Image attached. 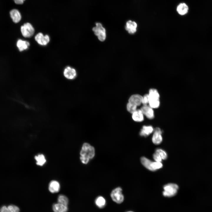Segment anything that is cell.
<instances>
[{"instance_id":"12","label":"cell","mask_w":212,"mask_h":212,"mask_svg":"<svg viewBox=\"0 0 212 212\" xmlns=\"http://www.w3.org/2000/svg\"><path fill=\"white\" fill-rule=\"evenodd\" d=\"M60 189L59 183L55 180H52L50 182L48 187L49 191L51 193H55L58 192Z\"/></svg>"},{"instance_id":"22","label":"cell","mask_w":212,"mask_h":212,"mask_svg":"<svg viewBox=\"0 0 212 212\" xmlns=\"http://www.w3.org/2000/svg\"><path fill=\"white\" fill-rule=\"evenodd\" d=\"M58 203L67 206L68 199L65 196L63 195H59L57 198Z\"/></svg>"},{"instance_id":"31","label":"cell","mask_w":212,"mask_h":212,"mask_svg":"<svg viewBox=\"0 0 212 212\" xmlns=\"http://www.w3.org/2000/svg\"><path fill=\"white\" fill-rule=\"evenodd\" d=\"M15 3L17 4H22L25 0H13Z\"/></svg>"},{"instance_id":"5","label":"cell","mask_w":212,"mask_h":212,"mask_svg":"<svg viewBox=\"0 0 212 212\" xmlns=\"http://www.w3.org/2000/svg\"><path fill=\"white\" fill-rule=\"evenodd\" d=\"M122 191V188L120 187L115 188L112 191L111 197L113 201L117 203H120L123 201L124 197Z\"/></svg>"},{"instance_id":"4","label":"cell","mask_w":212,"mask_h":212,"mask_svg":"<svg viewBox=\"0 0 212 212\" xmlns=\"http://www.w3.org/2000/svg\"><path fill=\"white\" fill-rule=\"evenodd\" d=\"M95 34L97 36L99 40L104 41L106 39V33L105 29L100 23H96V26L92 28Z\"/></svg>"},{"instance_id":"25","label":"cell","mask_w":212,"mask_h":212,"mask_svg":"<svg viewBox=\"0 0 212 212\" xmlns=\"http://www.w3.org/2000/svg\"><path fill=\"white\" fill-rule=\"evenodd\" d=\"M155 153L158 154L162 158L163 160H165L167 158V154L166 152L163 150L158 148L157 149Z\"/></svg>"},{"instance_id":"6","label":"cell","mask_w":212,"mask_h":212,"mask_svg":"<svg viewBox=\"0 0 212 212\" xmlns=\"http://www.w3.org/2000/svg\"><path fill=\"white\" fill-rule=\"evenodd\" d=\"M21 31L22 35L26 38L31 37L34 32V29L32 25L28 22L21 26Z\"/></svg>"},{"instance_id":"10","label":"cell","mask_w":212,"mask_h":212,"mask_svg":"<svg viewBox=\"0 0 212 212\" xmlns=\"http://www.w3.org/2000/svg\"><path fill=\"white\" fill-rule=\"evenodd\" d=\"M140 110L143 115H145L148 118L152 119L154 117V112L153 109L149 105H143Z\"/></svg>"},{"instance_id":"2","label":"cell","mask_w":212,"mask_h":212,"mask_svg":"<svg viewBox=\"0 0 212 212\" xmlns=\"http://www.w3.org/2000/svg\"><path fill=\"white\" fill-rule=\"evenodd\" d=\"M140 160L143 165L148 170L155 171L162 168L163 165L161 162H153L144 157L141 158Z\"/></svg>"},{"instance_id":"15","label":"cell","mask_w":212,"mask_h":212,"mask_svg":"<svg viewBox=\"0 0 212 212\" xmlns=\"http://www.w3.org/2000/svg\"><path fill=\"white\" fill-rule=\"evenodd\" d=\"M153 127L150 126H143L140 132L141 136L147 137L151 134L153 131Z\"/></svg>"},{"instance_id":"7","label":"cell","mask_w":212,"mask_h":212,"mask_svg":"<svg viewBox=\"0 0 212 212\" xmlns=\"http://www.w3.org/2000/svg\"><path fill=\"white\" fill-rule=\"evenodd\" d=\"M63 75L67 79L72 80L76 77L77 72L75 69L68 66L64 69Z\"/></svg>"},{"instance_id":"20","label":"cell","mask_w":212,"mask_h":212,"mask_svg":"<svg viewBox=\"0 0 212 212\" xmlns=\"http://www.w3.org/2000/svg\"><path fill=\"white\" fill-rule=\"evenodd\" d=\"M34 159L36 160L37 165L40 166H43L46 162L44 155L42 154L35 155Z\"/></svg>"},{"instance_id":"21","label":"cell","mask_w":212,"mask_h":212,"mask_svg":"<svg viewBox=\"0 0 212 212\" xmlns=\"http://www.w3.org/2000/svg\"><path fill=\"white\" fill-rule=\"evenodd\" d=\"M149 99L159 100L160 95L157 90L155 89L152 88L149 90L148 94Z\"/></svg>"},{"instance_id":"30","label":"cell","mask_w":212,"mask_h":212,"mask_svg":"<svg viewBox=\"0 0 212 212\" xmlns=\"http://www.w3.org/2000/svg\"><path fill=\"white\" fill-rule=\"evenodd\" d=\"M0 212H11L8 207L3 206L0 208Z\"/></svg>"},{"instance_id":"19","label":"cell","mask_w":212,"mask_h":212,"mask_svg":"<svg viewBox=\"0 0 212 212\" xmlns=\"http://www.w3.org/2000/svg\"><path fill=\"white\" fill-rule=\"evenodd\" d=\"M30 45L29 42L20 39L17 41L16 45L20 51L27 49Z\"/></svg>"},{"instance_id":"9","label":"cell","mask_w":212,"mask_h":212,"mask_svg":"<svg viewBox=\"0 0 212 212\" xmlns=\"http://www.w3.org/2000/svg\"><path fill=\"white\" fill-rule=\"evenodd\" d=\"M162 133V131L159 128H155L152 138V141L154 144L158 145L162 142L163 140Z\"/></svg>"},{"instance_id":"18","label":"cell","mask_w":212,"mask_h":212,"mask_svg":"<svg viewBox=\"0 0 212 212\" xmlns=\"http://www.w3.org/2000/svg\"><path fill=\"white\" fill-rule=\"evenodd\" d=\"M176 10L179 14L183 15L188 13V7L185 3H181L178 6Z\"/></svg>"},{"instance_id":"8","label":"cell","mask_w":212,"mask_h":212,"mask_svg":"<svg viewBox=\"0 0 212 212\" xmlns=\"http://www.w3.org/2000/svg\"><path fill=\"white\" fill-rule=\"evenodd\" d=\"M35 40L40 45H45L49 42L50 38L47 35H44L42 33L37 34L35 37Z\"/></svg>"},{"instance_id":"11","label":"cell","mask_w":212,"mask_h":212,"mask_svg":"<svg viewBox=\"0 0 212 212\" xmlns=\"http://www.w3.org/2000/svg\"><path fill=\"white\" fill-rule=\"evenodd\" d=\"M137 27V24L135 21L130 20L127 22L125 29L129 34H133L136 32Z\"/></svg>"},{"instance_id":"24","label":"cell","mask_w":212,"mask_h":212,"mask_svg":"<svg viewBox=\"0 0 212 212\" xmlns=\"http://www.w3.org/2000/svg\"><path fill=\"white\" fill-rule=\"evenodd\" d=\"M149 106L152 108H156L160 106L159 100L149 99L148 103Z\"/></svg>"},{"instance_id":"17","label":"cell","mask_w":212,"mask_h":212,"mask_svg":"<svg viewBox=\"0 0 212 212\" xmlns=\"http://www.w3.org/2000/svg\"><path fill=\"white\" fill-rule=\"evenodd\" d=\"M143 114L140 109L137 110L132 113L133 120L137 122H141L144 120Z\"/></svg>"},{"instance_id":"16","label":"cell","mask_w":212,"mask_h":212,"mask_svg":"<svg viewBox=\"0 0 212 212\" xmlns=\"http://www.w3.org/2000/svg\"><path fill=\"white\" fill-rule=\"evenodd\" d=\"M52 209L54 212H67V206L58 203L54 204Z\"/></svg>"},{"instance_id":"3","label":"cell","mask_w":212,"mask_h":212,"mask_svg":"<svg viewBox=\"0 0 212 212\" xmlns=\"http://www.w3.org/2000/svg\"><path fill=\"white\" fill-rule=\"evenodd\" d=\"M178 188V185L175 183H169L165 185L163 187V195L166 197L174 196L176 194Z\"/></svg>"},{"instance_id":"32","label":"cell","mask_w":212,"mask_h":212,"mask_svg":"<svg viewBox=\"0 0 212 212\" xmlns=\"http://www.w3.org/2000/svg\"><path fill=\"white\" fill-rule=\"evenodd\" d=\"M132 212V211H129V212Z\"/></svg>"},{"instance_id":"23","label":"cell","mask_w":212,"mask_h":212,"mask_svg":"<svg viewBox=\"0 0 212 212\" xmlns=\"http://www.w3.org/2000/svg\"><path fill=\"white\" fill-rule=\"evenodd\" d=\"M105 200L102 196H100L97 197L96 200V205L100 208H102L104 206L105 204Z\"/></svg>"},{"instance_id":"26","label":"cell","mask_w":212,"mask_h":212,"mask_svg":"<svg viewBox=\"0 0 212 212\" xmlns=\"http://www.w3.org/2000/svg\"><path fill=\"white\" fill-rule=\"evenodd\" d=\"M137 106L129 102L127 104V111L132 114L137 110Z\"/></svg>"},{"instance_id":"14","label":"cell","mask_w":212,"mask_h":212,"mask_svg":"<svg viewBox=\"0 0 212 212\" xmlns=\"http://www.w3.org/2000/svg\"><path fill=\"white\" fill-rule=\"evenodd\" d=\"M10 16L13 21L15 23H18L21 19V15L18 10L16 9L11 10L10 12Z\"/></svg>"},{"instance_id":"1","label":"cell","mask_w":212,"mask_h":212,"mask_svg":"<svg viewBox=\"0 0 212 212\" xmlns=\"http://www.w3.org/2000/svg\"><path fill=\"white\" fill-rule=\"evenodd\" d=\"M94 147L87 143H84L80 151V159L84 164H87L90 159L93 158L95 155Z\"/></svg>"},{"instance_id":"13","label":"cell","mask_w":212,"mask_h":212,"mask_svg":"<svg viewBox=\"0 0 212 212\" xmlns=\"http://www.w3.org/2000/svg\"><path fill=\"white\" fill-rule=\"evenodd\" d=\"M143 97L138 94L132 95L129 99V102L137 106L142 103Z\"/></svg>"},{"instance_id":"27","label":"cell","mask_w":212,"mask_h":212,"mask_svg":"<svg viewBox=\"0 0 212 212\" xmlns=\"http://www.w3.org/2000/svg\"><path fill=\"white\" fill-rule=\"evenodd\" d=\"M7 207L11 212H20L19 208L15 205H11Z\"/></svg>"},{"instance_id":"28","label":"cell","mask_w":212,"mask_h":212,"mask_svg":"<svg viewBox=\"0 0 212 212\" xmlns=\"http://www.w3.org/2000/svg\"><path fill=\"white\" fill-rule=\"evenodd\" d=\"M149 97L148 94H146L143 97L142 104L143 105H147L149 103Z\"/></svg>"},{"instance_id":"29","label":"cell","mask_w":212,"mask_h":212,"mask_svg":"<svg viewBox=\"0 0 212 212\" xmlns=\"http://www.w3.org/2000/svg\"><path fill=\"white\" fill-rule=\"evenodd\" d=\"M153 158L154 160L157 162H161L162 161V158L157 153H155L153 154Z\"/></svg>"}]
</instances>
